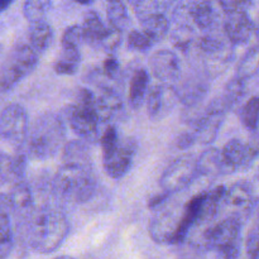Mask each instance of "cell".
Here are the masks:
<instances>
[{
	"mask_svg": "<svg viewBox=\"0 0 259 259\" xmlns=\"http://www.w3.org/2000/svg\"><path fill=\"white\" fill-rule=\"evenodd\" d=\"M243 220L229 215L207 228L202 234V244L207 250H214L219 259H239L242 250Z\"/></svg>",
	"mask_w": 259,
	"mask_h": 259,
	"instance_id": "obj_4",
	"label": "cell"
},
{
	"mask_svg": "<svg viewBox=\"0 0 259 259\" xmlns=\"http://www.w3.org/2000/svg\"><path fill=\"white\" fill-rule=\"evenodd\" d=\"M250 217L254 219V225H259V197L254 199L252 210H250Z\"/></svg>",
	"mask_w": 259,
	"mask_h": 259,
	"instance_id": "obj_46",
	"label": "cell"
},
{
	"mask_svg": "<svg viewBox=\"0 0 259 259\" xmlns=\"http://www.w3.org/2000/svg\"><path fill=\"white\" fill-rule=\"evenodd\" d=\"M38 53L30 45H19L13 48L0 70V90L14 88L38 65Z\"/></svg>",
	"mask_w": 259,
	"mask_h": 259,
	"instance_id": "obj_5",
	"label": "cell"
},
{
	"mask_svg": "<svg viewBox=\"0 0 259 259\" xmlns=\"http://www.w3.org/2000/svg\"><path fill=\"white\" fill-rule=\"evenodd\" d=\"M239 118L243 125L250 132H255L259 126V96H252L240 108Z\"/></svg>",
	"mask_w": 259,
	"mask_h": 259,
	"instance_id": "obj_33",
	"label": "cell"
},
{
	"mask_svg": "<svg viewBox=\"0 0 259 259\" xmlns=\"http://www.w3.org/2000/svg\"><path fill=\"white\" fill-rule=\"evenodd\" d=\"M70 233V223L58 207L46 206L33 210L27 220L28 243L33 250L50 254L62 245Z\"/></svg>",
	"mask_w": 259,
	"mask_h": 259,
	"instance_id": "obj_1",
	"label": "cell"
},
{
	"mask_svg": "<svg viewBox=\"0 0 259 259\" xmlns=\"http://www.w3.org/2000/svg\"><path fill=\"white\" fill-rule=\"evenodd\" d=\"M65 139L66 128L62 119L53 113H46L35 119L22 148L28 158L45 161L60 151Z\"/></svg>",
	"mask_w": 259,
	"mask_h": 259,
	"instance_id": "obj_2",
	"label": "cell"
},
{
	"mask_svg": "<svg viewBox=\"0 0 259 259\" xmlns=\"http://www.w3.org/2000/svg\"><path fill=\"white\" fill-rule=\"evenodd\" d=\"M8 197L12 214L19 220H28L33 212V192L25 179L13 182Z\"/></svg>",
	"mask_w": 259,
	"mask_h": 259,
	"instance_id": "obj_16",
	"label": "cell"
},
{
	"mask_svg": "<svg viewBox=\"0 0 259 259\" xmlns=\"http://www.w3.org/2000/svg\"><path fill=\"white\" fill-rule=\"evenodd\" d=\"M138 149L134 138L120 139L118 146L110 153L103 156L104 169L111 179L119 180L125 176L133 164L134 156Z\"/></svg>",
	"mask_w": 259,
	"mask_h": 259,
	"instance_id": "obj_10",
	"label": "cell"
},
{
	"mask_svg": "<svg viewBox=\"0 0 259 259\" xmlns=\"http://www.w3.org/2000/svg\"><path fill=\"white\" fill-rule=\"evenodd\" d=\"M94 111L100 123H110L123 111V103L119 94L110 88L104 89L103 94L95 98Z\"/></svg>",
	"mask_w": 259,
	"mask_h": 259,
	"instance_id": "obj_17",
	"label": "cell"
},
{
	"mask_svg": "<svg viewBox=\"0 0 259 259\" xmlns=\"http://www.w3.org/2000/svg\"><path fill=\"white\" fill-rule=\"evenodd\" d=\"M120 72V63L114 56H109L103 63V73L109 80H115Z\"/></svg>",
	"mask_w": 259,
	"mask_h": 259,
	"instance_id": "obj_44",
	"label": "cell"
},
{
	"mask_svg": "<svg viewBox=\"0 0 259 259\" xmlns=\"http://www.w3.org/2000/svg\"><path fill=\"white\" fill-rule=\"evenodd\" d=\"M50 9L51 0H25L23 4V14L29 23L45 20Z\"/></svg>",
	"mask_w": 259,
	"mask_h": 259,
	"instance_id": "obj_34",
	"label": "cell"
},
{
	"mask_svg": "<svg viewBox=\"0 0 259 259\" xmlns=\"http://www.w3.org/2000/svg\"><path fill=\"white\" fill-rule=\"evenodd\" d=\"M53 259H75V258L71 257V255H60V257H56Z\"/></svg>",
	"mask_w": 259,
	"mask_h": 259,
	"instance_id": "obj_50",
	"label": "cell"
},
{
	"mask_svg": "<svg viewBox=\"0 0 259 259\" xmlns=\"http://www.w3.org/2000/svg\"><path fill=\"white\" fill-rule=\"evenodd\" d=\"M247 94V82L245 80H242V78L234 77L230 81H228V83L225 85L224 93H223L222 98L223 100L225 101V104L228 105V108L232 110L240 100L245 96Z\"/></svg>",
	"mask_w": 259,
	"mask_h": 259,
	"instance_id": "obj_32",
	"label": "cell"
},
{
	"mask_svg": "<svg viewBox=\"0 0 259 259\" xmlns=\"http://www.w3.org/2000/svg\"><path fill=\"white\" fill-rule=\"evenodd\" d=\"M96 186L93 167L62 164L52 180L56 196L75 204H83L93 199Z\"/></svg>",
	"mask_w": 259,
	"mask_h": 259,
	"instance_id": "obj_3",
	"label": "cell"
},
{
	"mask_svg": "<svg viewBox=\"0 0 259 259\" xmlns=\"http://www.w3.org/2000/svg\"><path fill=\"white\" fill-rule=\"evenodd\" d=\"M258 177H259V172H258Z\"/></svg>",
	"mask_w": 259,
	"mask_h": 259,
	"instance_id": "obj_53",
	"label": "cell"
},
{
	"mask_svg": "<svg viewBox=\"0 0 259 259\" xmlns=\"http://www.w3.org/2000/svg\"><path fill=\"white\" fill-rule=\"evenodd\" d=\"M196 166L197 176L214 179V177L225 175L222 152L218 148H209L202 152L199 159H196Z\"/></svg>",
	"mask_w": 259,
	"mask_h": 259,
	"instance_id": "obj_21",
	"label": "cell"
},
{
	"mask_svg": "<svg viewBox=\"0 0 259 259\" xmlns=\"http://www.w3.org/2000/svg\"><path fill=\"white\" fill-rule=\"evenodd\" d=\"M223 32L233 46H242L249 42L255 34V23L249 18L247 12L225 13Z\"/></svg>",
	"mask_w": 259,
	"mask_h": 259,
	"instance_id": "obj_14",
	"label": "cell"
},
{
	"mask_svg": "<svg viewBox=\"0 0 259 259\" xmlns=\"http://www.w3.org/2000/svg\"><path fill=\"white\" fill-rule=\"evenodd\" d=\"M149 66L153 76L159 82H175L181 75L180 58L171 50H159L154 52L149 61Z\"/></svg>",
	"mask_w": 259,
	"mask_h": 259,
	"instance_id": "obj_15",
	"label": "cell"
},
{
	"mask_svg": "<svg viewBox=\"0 0 259 259\" xmlns=\"http://www.w3.org/2000/svg\"><path fill=\"white\" fill-rule=\"evenodd\" d=\"M209 90V85L206 81L200 78H191L186 80L179 89H176L179 100H181L185 105L195 106L205 98Z\"/></svg>",
	"mask_w": 259,
	"mask_h": 259,
	"instance_id": "obj_22",
	"label": "cell"
},
{
	"mask_svg": "<svg viewBox=\"0 0 259 259\" xmlns=\"http://www.w3.org/2000/svg\"><path fill=\"white\" fill-rule=\"evenodd\" d=\"M108 2L109 3H110V2H116V0H108Z\"/></svg>",
	"mask_w": 259,
	"mask_h": 259,
	"instance_id": "obj_52",
	"label": "cell"
},
{
	"mask_svg": "<svg viewBox=\"0 0 259 259\" xmlns=\"http://www.w3.org/2000/svg\"><path fill=\"white\" fill-rule=\"evenodd\" d=\"M120 137H119L118 131L114 125H108L103 134L100 136V144L101 149H103V156L110 153L116 146H118Z\"/></svg>",
	"mask_w": 259,
	"mask_h": 259,
	"instance_id": "obj_39",
	"label": "cell"
},
{
	"mask_svg": "<svg viewBox=\"0 0 259 259\" xmlns=\"http://www.w3.org/2000/svg\"><path fill=\"white\" fill-rule=\"evenodd\" d=\"M245 253L248 259H259V225H253L245 240Z\"/></svg>",
	"mask_w": 259,
	"mask_h": 259,
	"instance_id": "obj_40",
	"label": "cell"
},
{
	"mask_svg": "<svg viewBox=\"0 0 259 259\" xmlns=\"http://www.w3.org/2000/svg\"><path fill=\"white\" fill-rule=\"evenodd\" d=\"M196 159L191 154H186L169 163L159 179V185L166 194H177L190 186L196 180Z\"/></svg>",
	"mask_w": 259,
	"mask_h": 259,
	"instance_id": "obj_6",
	"label": "cell"
},
{
	"mask_svg": "<svg viewBox=\"0 0 259 259\" xmlns=\"http://www.w3.org/2000/svg\"><path fill=\"white\" fill-rule=\"evenodd\" d=\"M157 212L149 223V235L158 244H179V229L181 212L168 207H157Z\"/></svg>",
	"mask_w": 259,
	"mask_h": 259,
	"instance_id": "obj_9",
	"label": "cell"
},
{
	"mask_svg": "<svg viewBox=\"0 0 259 259\" xmlns=\"http://www.w3.org/2000/svg\"><path fill=\"white\" fill-rule=\"evenodd\" d=\"M10 215L9 197L7 194H0V259H7L14 248V232Z\"/></svg>",
	"mask_w": 259,
	"mask_h": 259,
	"instance_id": "obj_18",
	"label": "cell"
},
{
	"mask_svg": "<svg viewBox=\"0 0 259 259\" xmlns=\"http://www.w3.org/2000/svg\"><path fill=\"white\" fill-rule=\"evenodd\" d=\"M126 2H128L129 4H132V5H133V7H136V5L138 4L139 2H142V0H126Z\"/></svg>",
	"mask_w": 259,
	"mask_h": 259,
	"instance_id": "obj_49",
	"label": "cell"
},
{
	"mask_svg": "<svg viewBox=\"0 0 259 259\" xmlns=\"http://www.w3.org/2000/svg\"><path fill=\"white\" fill-rule=\"evenodd\" d=\"M13 2L14 0H0V13L5 12L13 4Z\"/></svg>",
	"mask_w": 259,
	"mask_h": 259,
	"instance_id": "obj_47",
	"label": "cell"
},
{
	"mask_svg": "<svg viewBox=\"0 0 259 259\" xmlns=\"http://www.w3.org/2000/svg\"><path fill=\"white\" fill-rule=\"evenodd\" d=\"M230 109L223 100V98H217L209 104L205 109L204 114L195 119V131L194 134L196 137V141H200L201 143L209 144L215 141L219 129L224 121L225 115Z\"/></svg>",
	"mask_w": 259,
	"mask_h": 259,
	"instance_id": "obj_8",
	"label": "cell"
},
{
	"mask_svg": "<svg viewBox=\"0 0 259 259\" xmlns=\"http://www.w3.org/2000/svg\"><path fill=\"white\" fill-rule=\"evenodd\" d=\"M149 85V75L144 68H138L133 73L129 85V105L132 109L138 110L146 101L147 91Z\"/></svg>",
	"mask_w": 259,
	"mask_h": 259,
	"instance_id": "obj_23",
	"label": "cell"
},
{
	"mask_svg": "<svg viewBox=\"0 0 259 259\" xmlns=\"http://www.w3.org/2000/svg\"><path fill=\"white\" fill-rule=\"evenodd\" d=\"M67 118L71 128L80 137L81 141L85 143H96L100 139V121L93 109L82 108L75 104L68 108Z\"/></svg>",
	"mask_w": 259,
	"mask_h": 259,
	"instance_id": "obj_11",
	"label": "cell"
},
{
	"mask_svg": "<svg viewBox=\"0 0 259 259\" xmlns=\"http://www.w3.org/2000/svg\"><path fill=\"white\" fill-rule=\"evenodd\" d=\"M151 38L143 32V30H132L128 34V47L131 50L146 52L153 46Z\"/></svg>",
	"mask_w": 259,
	"mask_h": 259,
	"instance_id": "obj_38",
	"label": "cell"
},
{
	"mask_svg": "<svg viewBox=\"0 0 259 259\" xmlns=\"http://www.w3.org/2000/svg\"><path fill=\"white\" fill-rule=\"evenodd\" d=\"M180 245L177 259H205L207 249L202 243L196 242H182Z\"/></svg>",
	"mask_w": 259,
	"mask_h": 259,
	"instance_id": "obj_35",
	"label": "cell"
},
{
	"mask_svg": "<svg viewBox=\"0 0 259 259\" xmlns=\"http://www.w3.org/2000/svg\"><path fill=\"white\" fill-rule=\"evenodd\" d=\"M223 163H224L225 175L233 174L239 169L247 168V147L240 139H230L225 143L222 151Z\"/></svg>",
	"mask_w": 259,
	"mask_h": 259,
	"instance_id": "obj_19",
	"label": "cell"
},
{
	"mask_svg": "<svg viewBox=\"0 0 259 259\" xmlns=\"http://www.w3.org/2000/svg\"><path fill=\"white\" fill-rule=\"evenodd\" d=\"M62 164L93 167L88 143H85L83 141H71L66 143L63 147Z\"/></svg>",
	"mask_w": 259,
	"mask_h": 259,
	"instance_id": "obj_24",
	"label": "cell"
},
{
	"mask_svg": "<svg viewBox=\"0 0 259 259\" xmlns=\"http://www.w3.org/2000/svg\"><path fill=\"white\" fill-rule=\"evenodd\" d=\"M259 72V45L254 46L245 52L239 61L235 71V76L242 80H249Z\"/></svg>",
	"mask_w": 259,
	"mask_h": 259,
	"instance_id": "obj_29",
	"label": "cell"
},
{
	"mask_svg": "<svg viewBox=\"0 0 259 259\" xmlns=\"http://www.w3.org/2000/svg\"><path fill=\"white\" fill-rule=\"evenodd\" d=\"M225 13L247 12L252 7V0H217Z\"/></svg>",
	"mask_w": 259,
	"mask_h": 259,
	"instance_id": "obj_42",
	"label": "cell"
},
{
	"mask_svg": "<svg viewBox=\"0 0 259 259\" xmlns=\"http://www.w3.org/2000/svg\"><path fill=\"white\" fill-rule=\"evenodd\" d=\"M106 17H108L109 25L120 32H124L131 24L128 9L121 0L109 3L108 9H106Z\"/></svg>",
	"mask_w": 259,
	"mask_h": 259,
	"instance_id": "obj_30",
	"label": "cell"
},
{
	"mask_svg": "<svg viewBox=\"0 0 259 259\" xmlns=\"http://www.w3.org/2000/svg\"><path fill=\"white\" fill-rule=\"evenodd\" d=\"M75 2L78 3V4H81V5H90V4H93L95 0H75Z\"/></svg>",
	"mask_w": 259,
	"mask_h": 259,
	"instance_id": "obj_48",
	"label": "cell"
},
{
	"mask_svg": "<svg viewBox=\"0 0 259 259\" xmlns=\"http://www.w3.org/2000/svg\"><path fill=\"white\" fill-rule=\"evenodd\" d=\"M121 33L120 30L115 29L113 27L106 28L105 32L103 33L100 38V42H99V47L103 48L104 51L109 53H113L116 48L120 46L121 43Z\"/></svg>",
	"mask_w": 259,
	"mask_h": 259,
	"instance_id": "obj_37",
	"label": "cell"
},
{
	"mask_svg": "<svg viewBox=\"0 0 259 259\" xmlns=\"http://www.w3.org/2000/svg\"><path fill=\"white\" fill-rule=\"evenodd\" d=\"M83 42L85 40H83L82 27L77 24L66 28V30L62 34V38H61L62 48H78L80 50V46Z\"/></svg>",
	"mask_w": 259,
	"mask_h": 259,
	"instance_id": "obj_36",
	"label": "cell"
},
{
	"mask_svg": "<svg viewBox=\"0 0 259 259\" xmlns=\"http://www.w3.org/2000/svg\"><path fill=\"white\" fill-rule=\"evenodd\" d=\"M174 3L175 0H142L134 7V10L138 19L142 22L151 15H166V12L174 5Z\"/></svg>",
	"mask_w": 259,
	"mask_h": 259,
	"instance_id": "obj_31",
	"label": "cell"
},
{
	"mask_svg": "<svg viewBox=\"0 0 259 259\" xmlns=\"http://www.w3.org/2000/svg\"><path fill=\"white\" fill-rule=\"evenodd\" d=\"M196 142V137H195L194 132H185V133L180 134L176 139V146L179 149H187Z\"/></svg>",
	"mask_w": 259,
	"mask_h": 259,
	"instance_id": "obj_45",
	"label": "cell"
},
{
	"mask_svg": "<svg viewBox=\"0 0 259 259\" xmlns=\"http://www.w3.org/2000/svg\"><path fill=\"white\" fill-rule=\"evenodd\" d=\"M247 147V168H249L253 162L259 157V133L257 131L253 132L249 141L245 143Z\"/></svg>",
	"mask_w": 259,
	"mask_h": 259,
	"instance_id": "obj_43",
	"label": "cell"
},
{
	"mask_svg": "<svg viewBox=\"0 0 259 259\" xmlns=\"http://www.w3.org/2000/svg\"><path fill=\"white\" fill-rule=\"evenodd\" d=\"M13 182V156L0 152V187Z\"/></svg>",
	"mask_w": 259,
	"mask_h": 259,
	"instance_id": "obj_41",
	"label": "cell"
},
{
	"mask_svg": "<svg viewBox=\"0 0 259 259\" xmlns=\"http://www.w3.org/2000/svg\"><path fill=\"white\" fill-rule=\"evenodd\" d=\"M80 50L78 48H62L60 57L55 62L53 70L58 75H75L80 66Z\"/></svg>",
	"mask_w": 259,
	"mask_h": 259,
	"instance_id": "obj_28",
	"label": "cell"
},
{
	"mask_svg": "<svg viewBox=\"0 0 259 259\" xmlns=\"http://www.w3.org/2000/svg\"><path fill=\"white\" fill-rule=\"evenodd\" d=\"M187 14L197 28L202 30L214 29L218 14L211 0H195L187 7Z\"/></svg>",
	"mask_w": 259,
	"mask_h": 259,
	"instance_id": "obj_20",
	"label": "cell"
},
{
	"mask_svg": "<svg viewBox=\"0 0 259 259\" xmlns=\"http://www.w3.org/2000/svg\"><path fill=\"white\" fill-rule=\"evenodd\" d=\"M147 113L152 120H161L172 110L179 101L176 88L169 83H157L152 86L147 96Z\"/></svg>",
	"mask_w": 259,
	"mask_h": 259,
	"instance_id": "obj_12",
	"label": "cell"
},
{
	"mask_svg": "<svg viewBox=\"0 0 259 259\" xmlns=\"http://www.w3.org/2000/svg\"><path fill=\"white\" fill-rule=\"evenodd\" d=\"M255 35L259 38V22L255 23Z\"/></svg>",
	"mask_w": 259,
	"mask_h": 259,
	"instance_id": "obj_51",
	"label": "cell"
},
{
	"mask_svg": "<svg viewBox=\"0 0 259 259\" xmlns=\"http://www.w3.org/2000/svg\"><path fill=\"white\" fill-rule=\"evenodd\" d=\"M142 30L152 39L156 45L163 39L169 32V20L166 15L157 14L151 15L142 20Z\"/></svg>",
	"mask_w": 259,
	"mask_h": 259,
	"instance_id": "obj_26",
	"label": "cell"
},
{
	"mask_svg": "<svg viewBox=\"0 0 259 259\" xmlns=\"http://www.w3.org/2000/svg\"><path fill=\"white\" fill-rule=\"evenodd\" d=\"M52 40L53 30L47 22L40 20V22L30 23L29 45L38 55L45 52L52 45Z\"/></svg>",
	"mask_w": 259,
	"mask_h": 259,
	"instance_id": "obj_25",
	"label": "cell"
},
{
	"mask_svg": "<svg viewBox=\"0 0 259 259\" xmlns=\"http://www.w3.org/2000/svg\"><path fill=\"white\" fill-rule=\"evenodd\" d=\"M29 131L25 109L19 104H10L0 113V138L17 148L24 144Z\"/></svg>",
	"mask_w": 259,
	"mask_h": 259,
	"instance_id": "obj_7",
	"label": "cell"
},
{
	"mask_svg": "<svg viewBox=\"0 0 259 259\" xmlns=\"http://www.w3.org/2000/svg\"><path fill=\"white\" fill-rule=\"evenodd\" d=\"M82 32H83V40L89 45L99 46V42H100V38L103 35V33L105 32L106 27L104 25V23L101 22L100 17H99L98 13L88 12L85 14V18H83L82 23Z\"/></svg>",
	"mask_w": 259,
	"mask_h": 259,
	"instance_id": "obj_27",
	"label": "cell"
},
{
	"mask_svg": "<svg viewBox=\"0 0 259 259\" xmlns=\"http://www.w3.org/2000/svg\"><path fill=\"white\" fill-rule=\"evenodd\" d=\"M254 199L250 184L240 181L235 182L225 190L223 205L230 209V215L239 218L244 222L245 219L250 218V210H252Z\"/></svg>",
	"mask_w": 259,
	"mask_h": 259,
	"instance_id": "obj_13",
	"label": "cell"
}]
</instances>
